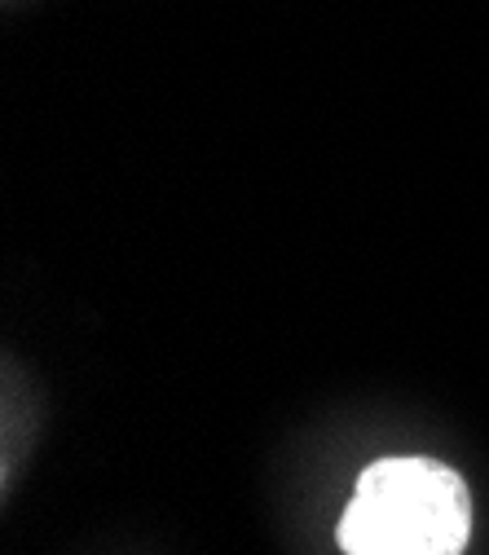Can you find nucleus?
Listing matches in <instances>:
<instances>
[{
	"label": "nucleus",
	"instance_id": "obj_1",
	"mask_svg": "<svg viewBox=\"0 0 489 555\" xmlns=\"http://www.w3.org/2000/svg\"><path fill=\"white\" fill-rule=\"evenodd\" d=\"M472 494L437 459H379L358 476L339 520L344 555H463Z\"/></svg>",
	"mask_w": 489,
	"mask_h": 555
}]
</instances>
